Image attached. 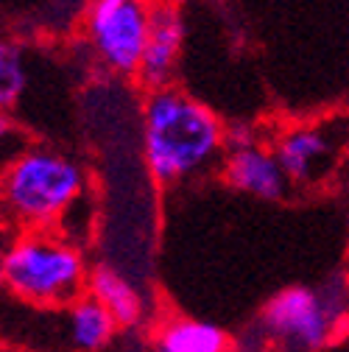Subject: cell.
Wrapping results in <instances>:
<instances>
[{
  "mask_svg": "<svg viewBox=\"0 0 349 352\" xmlns=\"http://www.w3.org/2000/svg\"><path fill=\"white\" fill-rule=\"evenodd\" d=\"M143 157L159 185H179L227 160V126L177 87L148 90L143 101Z\"/></svg>",
  "mask_w": 349,
  "mask_h": 352,
  "instance_id": "6da1fadb",
  "label": "cell"
},
{
  "mask_svg": "<svg viewBox=\"0 0 349 352\" xmlns=\"http://www.w3.org/2000/svg\"><path fill=\"white\" fill-rule=\"evenodd\" d=\"M87 283L84 254L67 235L23 232L3 252V285L31 307H70Z\"/></svg>",
  "mask_w": 349,
  "mask_h": 352,
  "instance_id": "7a4b0ae2",
  "label": "cell"
},
{
  "mask_svg": "<svg viewBox=\"0 0 349 352\" xmlns=\"http://www.w3.org/2000/svg\"><path fill=\"white\" fill-rule=\"evenodd\" d=\"M87 188L84 168L54 148H25L14 154L3 173L6 212L25 232L48 230L70 215Z\"/></svg>",
  "mask_w": 349,
  "mask_h": 352,
  "instance_id": "3957f363",
  "label": "cell"
},
{
  "mask_svg": "<svg viewBox=\"0 0 349 352\" xmlns=\"http://www.w3.org/2000/svg\"><path fill=\"white\" fill-rule=\"evenodd\" d=\"M349 319V288L344 280H327L322 288L293 285L274 294L263 314V336L285 352H316Z\"/></svg>",
  "mask_w": 349,
  "mask_h": 352,
  "instance_id": "277c9868",
  "label": "cell"
},
{
  "mask_svg": "<svg viewBox=\"0 0 349 352\" xmlns=\"http://www.w3.org/2000/svg\"><path fill=\"white\" fill-rule=\"evenodd\" d=\"M151 31V0H93L87 39L101 65L120 76H140Z\"/></svg>",
  "mask_w": 349,
  "mask_h": 352,
  "instance_id": "5b68a950",
  "label": "cell"
},
{
  "mask_svg": "<svg viewBox=\"0 0 349 352\" xmlns=\"http://www.w3.org/2000/svg\"><path fill=\"white\" fill-rule=\"evenodd\" d=\"M341 131L330 123L319 126H296L280 135L274 154L293 185H311L330 170V162L338 151Z\"/></svg>",
  "mask_w": 349,
  "mask_h": 352,
  "instance_id": "8992f818",
  "label": "cell"
},
{
  "mask_svg": "<svg viewBox=\"0 0 349 352\" xmlns=\"http://www.w3.org/2000/svg\"><path fill=\"white\" fill-rule=\"evenodd\" d=\"M185 45V20L177 0H151V31L140 67V81L148 90L170 87L173 67Z\"/></svg>",
  "mask_w": 349,
  "mask_h": 352,
  "instance_id": "52a82bcc",
  "label": "cell"
},
{
  "mask_svg": "<svg viewBox=\"0 0 349 352\" xmlns=\"http://www.w3.org/2000/svg\"><path fill=\"white\" fill-rule=\"evenodd\" d=\"M224 179L229 188L249 193L254 199H263V201L282 199L288 193V185H291L277 154L263 148V146H257V143L227 151Z\"/></svg>",
  "mask_w": 349,
  "mask_h": 352,
  "instance_id": "ba28073f",
  "label": "cell"
},
{
  "mask_svg": "<svg viewBox=\"0 0 349 352\" xmlns=\"http://www.w3.org/2000/svg\"><path fill=\"white\" fill-rule=\"evenodd\" d=\"M93 299H98L106 311L112 314V319L117 322V327H137L146 316V299L143 291L137 288V283L132 277H126L117 266L101 263L98 269L90 272V283H87Z\"/></svg>",
  "mask_w": 349,
  "mask_h": 352,
  "instance_id": "9c48e42d",
  "label": "cell"
},
{
  "mask_svg": "<svg viewBox=\"0 0 349 352\" xmlns=\"http://www.w3.org/2000/svg\"><path fill=\"white\" fill-rule=\"evenodd\" d=\"M117 322L90 294L65 311V341L76 352H101L115 338Z\"/></svg>",
  "mask_w": 349,
  "mask_h": 352,
  "instance_id": "30bf717a",
  "label": "cell"
},
{
  "mask_svg": "<svg viewBox=\"0 0 349 352\" xmlns=\"http://www.w3.org/2000/svg\"><path fill=\"white\" fill-rule=\"evenodd\" d=\"M227 333L201 319H170L157 336V352H227Z\"/></svg>",
  "mask_w": 349,
  "mask_h": 352,
  "instance_id": "8fae6325",
  "label": "cell"
},
{
  "mask_svg": "<svg viewBox=\"0 0 349 352\" xmlns=\"http://www.w3.org/2000/svg\"><path fill=\"white\" fill-rule=\"evenodd\" d=\"M25 78L28 73H25V59L20 45L3 42V48H0V107H3V112H9L23 96Z\"/></svg>",
  "mask_w": 349,
  "mask_h": 352,
  "instance_id": "7c38bea8",
  "label": "cell"
}]
</instances>
